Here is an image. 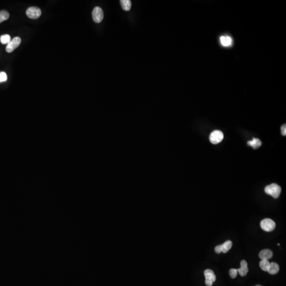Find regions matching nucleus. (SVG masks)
I'll return each instance as SVG.
<instances>
[{"mask_svg": "<svg viewBox=\"0 0 286 286\" xmlns=\"http://www.w3.org/2000/svg\"><path fill=\"white\" fill-rule=\"evenodd\" d=\"M264 191L266 194H269L273 196L274 198L277 199L279 196L281 191V189L277 184H272L266 186Z\"/></svg>", "mask_w": 286, "mask_h": 286, "instance_id": "1", "label": "nucleus"}, {"mask_svg": "<svg viewBox=\"0 0 286 286\" xmlns=\"http://www.w3.org/2000/svg\"><path fill=\"white\" fill-rule=\"evenodd\" d=\"M261 227L266 231H271L275 228V223L271 219L266 218L262 220L260 223Z\"/></svg>", "mask_w": 286, "mask_h": 286, "instance_id": "2", "label": "nucleus"}, {"mask_svg": "<svg viewBox=\"0 0 286 286\" xmlns=\"http://www.w3.org/2000/svg\"><path fill=\"white\" fill-rule=\"evenodd\" d=\"M224 138V134L222 131L216 130L212 131L210 135L209 140L212 144H217L221 143Z\"/></svg>", "mask_w": 286, "mask_h": 286, "instance_id": "3", "label": "nucleus"}, {"mask_svg": "<svg viewBox=\"0 0 286 286\" xmlns=\"http://www.w3.org/2000/svg\"><path fill=\"white\" fill-rule=\"evenodd\" d=\"M26 14L29 18L36 19L40 17L42 14V11L38 7H30L27 10Z\"/></svg>", "mask_w": 286, "mask_h": 286, "instance_id": "4", "label": "nucleus"}, {"mask_svg": "<svg viewBox=\"0 0 286 286\" xmlns=\"http://www.w3.org/2000/svg\"><path fill=\"white\" fill-rule=\"evenodd\" d=\"M21 42V39L20 37H15L13 39L9 42L8 44H7V47H6V51L8 52H13V50L17 48L18 46L20 45Z\"/></svg>", "mask_w": 286, "mask_h": 286, "instance_id": "5", "label": "nucleus"}, {"mask_svg": "<svg viewBox=\"0 0 286 286\" xmlns=\"http://www.w3.org/2000/svg\"><path fill=\"white\" fill-rule=\"evenodd\" d=\"M103 12L102 9L99 7L94 8L92 11V17L94 21L96 23H100L103 19Z\"/></svg>", "mask_w": 286, "mask_h": 286, "instance_id": "6", "label": "nucleus"}, {"mask_svg": "<svg viewBox=\"0 0 286 286\" xmlns=\"http://www.w3.org/2000/svg\"><path fill=\"white\" fill-rule=\"evenodd\" d=\"M273 256V252L269 249L263 250L259 254V258L262 260H268Z\"/></svg>", "mask_w": 286, "mask_h": 286, "instance_id": "7", "label": "nucleus"}, {"mask_svg": "<svg viewBox=\"0 0 286 286\" xmlns=\"http://www.w3.org/2000/svg\"><path fill=\"white\" fill-rule=\"evenodd\" d=\"M237 272L239 273L240 275L242 277H244L247 275V273L249 271V269L247 267V263L245 260H242L240 262V268L237 269Z\"/></svg>", "mask_w": 286, "mask_h": 286, "instance_id": "8", "label": "nucleus"}, {"mask_svg": "<svg viewBox=\"0 0 286 286\" xmlns=\"http://www.w3.org/2000/svg\"><path fill=\"white\" fill-rule=\"evenodd\" d=\"M220 42L222 46L229 47L233 44V39L228 36H223L220 37Z\"/></svg>", "mask_w": 286, "mask_h": 286, "instance_id": "9", "label": "nucleus"}, {"mask_svg": "<svg viewBox=\"0 0 286 286\" xmlns=\"http://www.w3.org/2000/svg\"><path fill=\"white\" fill-rule=\"evenodd\" d=\"M204 275L205 276L206 280L214 282L216 281V275L214 271L210 269H207L204 272Z\"/></svg>", "mask_w": 286, "mask_h": 286, "instance_id": "10", "label": "nucleus"}, {"mask_svg": "<svg viewBox=\"0 0 286 286\" xmlns=\"http://www.w3.org/2000/svg\"><path fill=\"white\" fill-rule=\"evenodd\" d=\"M261 144H262L261 141L259 139L256 138H253L252 140L247 142V145L250 146L252 147V148L254 149H259L261 146Z\"/></svg>", "mask_w": 286, "mask_h": 286, "instance_id": "11", "label": "nucleus"}, {"mask_svg": "<svg viewBox=\"0 0 286 286\" xmlns=\"http://www.w3.org/2000/svg\"><path fill=\"white\" fill-rule=\"evenodd\" d=\"M279 271V265L275 262L270 263V265L269 266V269L268 272L271 275H275Z\"/></svg>", "mask_w": 286, "mask_h": 286, "instance_id": "12", "label": "nucleus"}, {"mask_svg": "<svg viewBox=\"0 0 286 286\" xmlns=\"http://www.w3.org/2000/svg\"><path fill=\"white\" fill-rule=\"evenodd\" d=\"M232 245H233V243L231 240L226 241L225 243H223V244L220 245L221 251L224 253H227V252L231 249Z\"/></svg>", "mask_w": 286, "mask_h": 286, "instance_id": "13", "label": "nucleus"}, {"mask_svg": "<svg viewBox=\"0 0 286 286\" xmlns=\"http://www.w3.org/2000/svg\"><path fill=\"white\" fill-rule=\"evenodd\" d=\"M120 5L124 11H128L131 9V2L130 0H121Z\"/></svg>", "mask_w": 286, "mask_h": 286, "instance_id": "14", "label": "nucleus"}, {"mask_svg": "<svg viewBox=\"0 0 286 286\" xmlns=\"http://www.w3.org/2000/svg\"><path fill=\"white\" fill-rule=\"evenodd\" d=\"M270 265V263L268 260H261L260 262V266L263 271H268Z\"/></svg>", "mask_w": 286, "mask_h": 286, "instance_id": "15", "label": "nucleus"}, {"mask_svg": "<svg viewBox=\"0 0 286 286\" xmlns=\"http://www.w3.org/2000/svg\"><path fill=\"white\" fill-rule=\"evenodd\" d=\"M10 17L9 13L7 11L2 10L0 11V23L8 20Z\"/></svg>", "mask_w": 286, "mask_h": 286, "instance_id": "16", "label": "nucleus"}, {"mask_svg": "<svg viewBox=\"0 0 286 286\" xmlns=\"http://www.w3.org/2000/svg\"><path fill=\"white\" fill-rule=\"evenodd\" d=\"M0 41L2 44H8L11 41V37L9 35H4L0 37Z\"/></svg>", "mask_w": 286, "mask_h": 286, "instance_id": "17", "label": "nucleus"}, {"mask_svg": "<svg viewBox=\"0 0 286 286\" xmlns=\"http://www.w3.org/2000/svg\"><path fill=\"white\" fill-rule=\"evenodd\" d=\"M8 80V77H7L6 73L5 72H0V83H2L4 82L7 81Z\"/></svg>", "mask_w": 286, "mask_h": 286, "instance_id": "18", "label": "nucleus"}, {"mask_svg": "<svg viewBox=\"0 0 286 286\" xmlns=\"http://www.w3.org/2000/svg\"><path fill=\"white\" fill-rule=\"evenodd\" d=\"M237 269H230L229 270V275L231 276V277L233 279H234L237 276Z\"/></svg>", "mask_w": 286, "mask_h": 286, "instance_id": "19", "label": "nucleus"}, {"mask_svg": "<svg viewBox=\"0 0 286 286\" xmlns=\"http://www.w3.org/2000/svg\"><path fill=\"white\" fill-rule=\"evenodd\" d=\"M281 131L282 135L283 136L286 135V124H284L282 126L281 128Z\"/></svg>", "mask_w": 286, "mask_h": 286, "instance_id": "20", "label": "nucleus"}, {"mask_svg": "<svg viewBox=\"0 0 286 286\" xmlns=\"http://www.w3.org/2000/svg\"><path fill=\"white\" fill-rule=\"evenodd\" d=\"M215 251L216 253H217V254H220L221 253L222 251H221V247H220V245H217L216 247H215Z\"/></svg>", "mask_w": 286, "mask_h": 286, "instance_id": "21", "label": "nucleus"}, {"mask_svg": "<svg viewBox=\"0 0 286 286\" xmlns=\"http://www.w3.org/2000/svg\"><path fill=\"white\" fill-rule=\"evenodd\" d=\"M261 286V285H260V284H258V285H256V286Z\"/></svg>", "mask_w": 286, "mask_h": 286, "instance_id": "22", "label": "nucleus"}]
</instances>
